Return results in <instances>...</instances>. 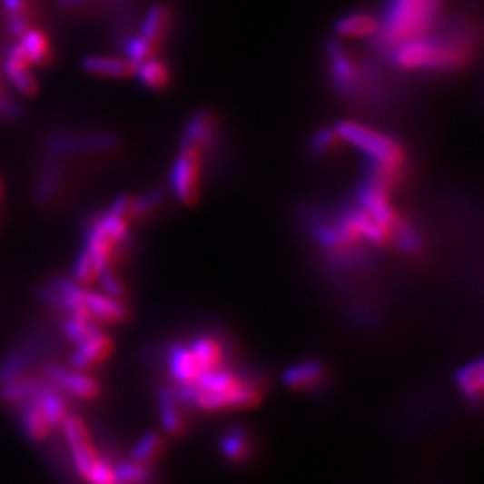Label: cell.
<instances>
[{"mask_svg": "<svg viewBox=\"0 0 484 484\" xmlns=\"http://www.w3.org/2000/svg\"><path fill=\"white\" fill-rule=\"evenodd\" d=\"M393 51L399 69L418 72H454L470 65L474 45L470 27L454 25L441 36H416Z\"/></svg>", "mask_w": 484, "mask_h": 484, "instance_id": "1", "label": "cell"}, {"mask_svg": "<svg viewBox=\"0 0 484 484\" xmlns=\"http://www.w3.org/2000/svg\"><path fill=\"white\" fill-rule=\"evenodd\" d=\"M327 60L331 81L341 95L353 101H379L382 86L380 72L370 62H359L336 40L327 44Z\"/></svg>", "mask_w": 484, "mask_h": 484, "instance_id": "2", "label": "cell"}, {"mask_svg": "<svg viewBox=\"0 0 484 484\" xmlns=\"http://www.w3.org/2000/svg\"><path fill=\"white\" fill-rule=\"evenodd\" d=\"M440 0H391L390 9L380 22V47L395 49L397 45L421 36L434 22Z\"/></svg>", "mask_w": 484, "mask_h": 484, "instance_id": "3", "label": "cell"}, {"mask_svg": "<svg viewBox=\"0 0 484 484\" xmlns=\"http://www.w3.org/2000/svg\"><path fill=\"white\" fill-rule=\"evenodd\" d=\"M336 133L340 139L353 145L370 158V163L404 167L406 151L404 147L390 135L368 128L355 121H340L336 124Z\"/></svg>", "mask_w": 484, "mask_h": 484, "instance_id": "4", "label": "cell"}, {"mask_svg": "<svg viewBox=\"0 0 484 484\" xmlns=\"http://www.w3.org/2000/svg\"><path fill=\"white\" fill-rule=\"evenodd\" d=\"M205 158L207 154L203 151L191 145H182L173 163L171 189L185 205H194L202 194Z\"/></svg>", "mask_w": 484, "mask_h": 484, "instance_id": "5", "label": "cell"}, {"mask_svg": "<svg viewBox=\"0 0 484 484\" xmlns=\"http://www.w3.org/2000/svg\"><path fill=\"white\" fill-rule=\"evenodd\" d=\"M196 386V384H194ZM262 390L253 380H242L230 391H202L196 388L193 406L202 411H224V410H248L261 402Z\"/></svg>", "mask_w": 484, "mask_h": 484, "instance_id": "6", "label": "cell"}, {"mask_svg": "<svg viewBox=\"0 0 484 484\" xmlns=\"http://www.w3.org/2000/svg\"><path fill=\"white\" fill-rule=\"evenodd\" d=\"M2 74L13 90L25 97H35L40 92V81L16 40L7 44L2 51Z\"/></svg>", "mask_w": 484, "mask_h": 484, "instance_id": "7", "label": "cell"}, {"mask_svg": "<svg viewBox=\"0 0 484 484\" xmlns=\"http://www.w3.org/2000/svg\"><path fill=\"white\" fill-rule=\"evenodd\" d=\"M359 207L370 213L379 224H382L391 233V237L406 222L393 207L390 200V191L368 178L359 187Z\"/></svg>", "mask_w": 484, "mask_h": 484, "instance_id": "8", "label": "cell"}, {"mask_svg": "<svg viewBox=\"0 0 484 484\" xmlns=\"http://www.w3.org/2000/svg\"><path fill=\"white\" fill-rule=\"evenodd\" d=\"M45 380L58 388L62 393H70L81 400H94L99 397V384L86 373L74 371L60 364H47L44 368Z\"/></svg>", "mask_w": 484, "mask_h": 484, "instance_id": "9", "label": "cell"}, {"mask_svg": "<svg viewBox=\"0 0 484 484\" xmlns=\"http://www.w3.org/2000/svg\"><path fill=\"white\" fill-rule=\"evenodd\" d=\"M217 140H219V123L215 115L208 110H200L187 121L182 135V145L196 147L208 154L215 149Z\"/></svg>", "mask_w": 484, "mask_h": 484, "instance_id": "10", "label": "cell"}, {"mask_svg": "<svg viewBox=\"0 0 484 484\" xmlns=\"http://www.w3.org/2000/svg\"><path fill=\"white\" fill-rule=\"evenodd\" d=\"M0 16L9 38L18 40L36 25L38 13L33 0H0Z\"/></svg>", "mask_w": 484, "mask_h": 484, "instance_id": "11", "label": "cell"}, {"mask_svg": "<svg viewBox=\"0 0 484 484\" xmlns=\"http://www.w3.org/2000/svg\"><path fill=\"white\" fill-rule=\"evenodd\" d=\"M84 307L88 314L103 325H115L126 320L128 311L123 300L112 298L104 292H94V291H84Z\"/></svg>", "mask_w": 484, "mask_h": 484, "instance_id": "12", "label": "cell"}, {"mask_svg": "<svg viewBox=\"0 0 484 484\" xmlns=\"http://www.w3.org/2000/svg\"><path fill=\"white\" fill-rule=\"evenodd\" d=\"M33 67L44 69L54 64V47L51 36L38 25L27 29L18 40Z\"/></svg>", "mask_w": 484, "mask_h": 484, "instance_id": "13", "label": "cell"}, {"mask_svg": "<svg viewBox=\"0 0 484 484\" xmlns=\"http://www.w3.org/2000/svg\"><path fill=\"white\" fill-rule=\"evenodd\" d=\"M112 350H114L112 338L101 331L84 340L83 343L75 345V351L70 355V364L75 370H84L101 364L112 355Z\"/></svg>", "mask_w": 484, "mask_h": 484, "instance_id": "14", "label": "cell"}, {"mask_svg": "<svg viewBox=\"0 0 484 484\" xmlns=\"http://www.w3.org/2000/svg\"><path fill=\"white\" fill-rule=\"evenodd\" d=\"M171 25H173L171 7L163 4H156L147 11L143 24L140 27L139 36L142 40H145L154 51H158V47L169 36Z\"/></svg>", "mask_w": 484, "mask_h": 484, "instance_id": "15", "label": "cell"}, {"mask_svg": "<svg viewBox=\"0 0 484 484\" xmlns=\"http://www.w3.org/2000/svg\"><path fill=\"white\" fill-rule=\"evenodd\" d=\"M81 69L90 75L97 77H112V79H126L135 74V64L128 58L117 56H101L90 54L84 56L81 62Z\"/></svg>", "mask_w": 484, "mask_h": 484, "instance_id": "16", "label": "cell"}, {"mask_svg": "<svg viewBox=\"0 0 484 484\" xmlns=\"http://www.w3.org/2000/svg\"><path fill=\"white\" fill-rule=\"evenodd\" d=\"M35 400L40 406V410L44 411V415L53 429L62 427L65 416L69 415V410H67V402H65V399L58 388H54L47 380L45 382L42 380V386H40Z\"/></svg>", "mask_w": 484, "mask_h": 484, "instance_id": "17", "label": "cell"}, {"mask_svg": "<svg viewBox=\"0 0 484 484\" xmlns=\"http://www.w3.org/2000/svg\"><path fill=\"white\" fill-rule=\"evenodd\" d=\"M18 418L24 434L33 441H44L49 438L53 427L35 399L18 406Z\"/></svg>", "mask_w": 484, "mask_h": 484, "instance_id": "18", "label": "cell"}, {"mask_svg": "<svg viewBox=\"0 0 484 484\" xmlns=\"http://www.w3.org/2000/svg\"><path fill=\"white\" fill-rule=\"evenodd\" d=\"M380 31V22L371 13H350L336 24V33L345 38H371Z\"/></svg>", "mask_w": 484, "mask_h": 484, "instance_id": "19", "label": "cell"}, {"mask_svg": "<svg viewBox=\"0 0 484 484\" xmlns=\"http://www.w3.org/2000/svg\"><path fill=\"white\" fill-rule=\"evenodd\" d=\"M325 379V366L318 361H305L291 366L283 373V382L291 390H311Z\"/></svg>", "mask_w": 484, "mask_h": 484, "instance_id": "20", "label": "cell"}, {"mask_svg": "<svg viewBox=\"0 0 484 484\" xmlns=\"http://www.w3.org/2000/svg\"><path fill=\"white\" fill-rule=\"evenodd\" d=\"M133 75H137L140 83L145 88L153 90V92L165 90L171 84V79H173L169 65L163 60L154 58V56H151V58H147V60L137 64Z\"/></svg>", "mask_w": 484, "mask_h": 484, "instance_id": "21", "label": "cell"}, {"mask_svg": "<svg viewBox=\"0 0 484 484\" xmlns=\"http://www.w3.org/2000/svg\"><path fill=\"white\" fill-rule=\"evenodd\" d=\"M169 364H171V373L174 380H178L180 384L194 382L202 375L191 346H173L169 351Z\"/></svg>", "mask_w": 484, "mask_h": 484, "instance_id": "22", "label": "cell"}, {"mask_svg": "<svg viewBox=\"0 0 484 484\" xmlns=\"http://www.w3.org/2000/svg\"><path fill=\"white\" fill-rule=\"evenodd\" d=\"M40 386H42V380L25 379V377H20L11 382H4L0 384V402H4L5 406H20L35 399Z\"/></svg>", "mask_w": 484, "mask_h": 484, "instance_id": "23", "label": "cell"}, {"mask_svg": "<svg viewBox=\"0 0 484 484\" xmlns=\"http://www.w3.org/2000/svg\"><path fill=\"white\" fill-rule=\"evenodd\" d=\"M180 406H182V402L178 400V397L173 390L162 391V395H160V418H162L163 429L173 436L182 434L185 429V418H183Z\"/></svg>", "mask_w": 484, "mask_h": 484, "instance_id": "24", "label": "cell"}, {"mask_svg": "<svg viewBox=\"0 0 484 484\" xmlns=\"http://www.w3.org/2000/svg\"><path fill=\"white\" fill-rule=\"evenodd\" d=\"M191 350H193V355H194L202 373L219 368L222 362V346L215 338L202 336V338L194 340V343L191 345Z\"/></svg>", "mask_w": 484, "mask_h": 484, "instance_id": "25", "label": "cell"}, {"mask_svg": "<svg viewBox=\"0 0 484 484\" xmlns=\"http://www.w3.org/2000/svg\"><path fill=\"white\" fill-rule=\"evenodd\" d=\"M458 388L470 400H481L483 397V361H474L458 371Z\"/></svg>", "mask_w": 484, "mask_h": 484, "instance_id": "26", "label": "cell"}, {"mask_svg": "<svg viewBox=\"0 0 484 484\" xmlns=\"http://www.w3.org/2000/svg\"><path fill=\"white\" fill-rule=\"evenodd\" d=\"M221 452L226 459H230L233 463L246 461L248 456L252 454L250 436L239 427L230 429L221 440Z\"/></svg>", "mask_w": 484, "mask_h": 484, "instance_id": "27", "label": "cell"}, {"mask_svg": "<svg viewBox=\"0 0 484 484\" xmlns=\"http://www.w3.org/2000/svg\"><path fill=\"white\" fill-rule=\"evenodd\" d=\"M62 329H64V334L67 336V340L74 345H79L84 340H88L90 336L101 332L99 323L88 314H84V316L67 314V318L62 323Z\"/></svg>", "mask_w": 484, "mask_h": 484, "instance_id": "28", "label": "cell"}, {"mask_svg": "<svg viewBox=\"0 0 484 484\" xmlns=\"http://www.w3.org/2000/svg\"><path fill=\"white\" fill-rule=\"evenodd\" d=\"M162 449H163L162 438L158 434H154V432H149V434L142 436L139 441L135 443L130 459L139 461L142 465H151L160 456Z\"/></svg>", "mask_w": 484, "mask_h": 484, "instance_id": "29", "label": "cell"}, {"mask_svg": "<svg viewBox=\"0 0 484 484\" xmlns=\"http://www.w3.org/2000/svg\"><path fill=\"white\" fill-rule=\"evenodd\" d=\"M151 478L149 465H142L133 459L115 467V484H149Z\"/></svg>", "mask_w": 484, "mask_h": 484, "instance_id": "30", "label": "cell"}, {"mask_svg": "<svg viewBox=\"0 0 484 484\" xmlns=\"http://www.w3.org/2000/svg\"><path fill=\"white\" fill-rule=\"evenodd\" d=\"M70 458H72V465H74L77 476L84 479L86 474L90 472V469L97 463V459L101 456H99L97 449L92 445V441H88V443L72 447L70 449Z\"/></svg>", "mask_w": 484, "mask_h": 484, "instance_id": "31", "label": "cell"}, {"mask_svg": "<svg viewBox=\"0 0 484 484\" xmlns=\"http://www.w3.org/2000/svg\"><path fill=\"white\" fill-rule=\"evenodd\" d=\"M341 142L343 140L340 139V135L336 133V130H320V132H316L311 137L309 151L316 158H327L329 154H332L334 151L340 149Z\"/></svg>", "mask_w": 484, "mask_h": 484, "instance_id": "32", "label": "cell"}, {"mask_svg": "<svg viewBox=\"0 0 484 484\" xmlns=\"http://www.w3.org/2000/svg\"><path fill=\"white\" fill-rule=\"evenodd\" d=\"M62 429H64V436H65V441H67L69 449L92 441L90 440V432H88L84 421L81 420V416L70 415L69 413V415L65 416L64 423H62Z\"/></svg>", "mask_w": 484, "mask_h": 484, "instance_id": "33", "label": "cell"}, {"mask_svg": "<svg viewBox=\"0 0 484 484\" xmlns=\"http://www.w3.org/2000/svg\"><path fill=\"white\" fill-rule=\"evenodd\" d=\"M391 241L397 244V248L406 253V255H416L420 253L421 246H423V241L420 237V233L416 232L413 226H410L408 222H404L391 237Z\"/></svg>", "mask_w": 484, "mask_h": 484, "instance_id": "34", "label": "cell"}, {"mask_svg": "<svg viewBox=\"0 0 484 484\" xmlns=\"http://www.w3.org/2000/svg\"><path fill=\"white\" fill-rule=\"evenodd\" d=\"M25 368H27V353L25 351H13L0 366V384L24 377Z\"/></svg>", "mask_w": 484, "mask_h": 484, "instance_id": "35", "label": "cell"}, {"mask_svg": "<svg viewBox=\"0 0 484 484\" xmlns=\"http://www.w3.org/2000/svg\"><path fill=\"white\" fill-rule=\"evenodd\" d=\"M84 481L88 484H115V465L110 459L99 458L86 474Z\"/></svg>", "mask_w": 484, "mask_h": 484, "instance_id": "36", "label": "cell"}, {"mask_svg": "<svg viewBox=\"0 0 484 484\" xmlns=\"http://www.w3.org/2000/svg\"><path fill=\"white\" fill-rule=\"evenodd\" d=\"M97 282L101 283V289H103L104 294H108L112 298H117V300L124 298L126 287H124L123 280L112 272V268H106L104 272H101L99 277H97Z\"/></svg>", "mask_w": 484, "mask_h": 484, "instance_id": "37", "label": "cell"}, {"mask_svg": "<svg viewBox=\"0 0 484 484\" xmlns=\"http://www.w3.org/2000/svg\"><path fill=\"white\" fill-rule=\"evenodd\" d=\"M2 198H4V183H2V178H0V205H2Z\"/></svg>", "mask_w": 484, "mask_h": 484, "instance_id": "38", "label": "cell"}]
</instances>
